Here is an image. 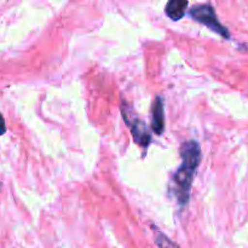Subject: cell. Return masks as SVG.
Returning <instances> with one entry per match:
<instances>
[{"mask_svg": "<svg viewBox=\"0 0 248 248\" xmlns=\"http://www.w3.org/2000/svg\"><path fill=\"white\" fill-rule=\"evenodd\" d=\"M152 128L156 135H161L165 128V118H164V103L161 97H156L154 104H153V120Z\"/></svg>", "mask_w": 248, "mask_h": 248, "instance_id": "4", "label": "cell"}, {"mask_svg": "<svg viewBox=\"0 0 248 248\" xmlns=\"http://www.w3.org/2000/svg\"><path fill=\"white\" fill-rule=\"evenodd\" d=\"M189 2L186 0H171L166 4V15L173 21H178L186 14V10L188 7Z\"/></svg>", "mask_w": 248, "mask_h": 248, "instance_id": "5", "label": "cell"}, {"mask_svg": "<svg viewBox=\"0 0 248 248\" xmlns=\"http://www.w3.org/2000/svg\"><path fill=\"white\" fill-rule=\"evenodd\" d=\"M190 16L193 17L195 21L200 22V23L205 24L208 28L212 29L213 31L218 33L219 35H223L224 38H229V31H227L224 26L218 22L217 16H216L215 9L211 6L210 4H201L196 5L190 10Z\"/></svg>", "mask_w": 248, "mask_h": 248, "instance_id": "3", "label": "cell"}, {"mask_svg": "<svg viewBox=\"0 0 248 248\" xmlns=\"http://www.w3.org/2000/svg\"><path fill=\"white\" fill-rule=\"evenodd\" d=\"M181 154L183 164L174 174V191L179 202L186 205L189 200L194 174L201 161L200 145L195 140H188L182 145Z\"/></svg>", "mask_w": 248, "mask_h": 248, "instance_id": "1", "label": "cell"}, {"mask_svg": "<svg viewBox=\"0 0 248 248\" xmlns=\"http://www.w3.org/2000/svg\"><path fill=\"white\" fill-rule=\"evenodd\" d=\"M121 113H123L124 121L127 124L128 128H130L131 133H132L135 142L140 147L147 148L150 144V142H152V136H150V132L145 123H143L136 115V113L131 108V106H128L127 102H123V104H121Z\"/></svg>", "mask_w": 248, "mask_h": 248, "instance_id": "2", "label": "cell"}, {"mask_svg": "<svg viewBox=\"0 0 248 248\" xmlns=\"http://www.w3.org/2000/svg\"><path fill=\"white\" fill-rule=\"evenodd\" d=\"M5 131H6V128H5V121L2 119V116L0 115V135H2Z\"/></svg>", "mask_w": 248, "mask_h": 248, "instance_id": "7", "label": "cell"}, {"mask_svg": "<svg viewBox=\"0 0 248 248\" xmlns=\"http://www.w3.org/2000/svg\"><path fill=\"white\" fill-rule=\"evenodd\" d=\"M155 241H156V245L159 248H179L174 242H172L171 240L167 239V237L162 234H156Z\"/></svg>", "mask_w": 248, "mask_h": 248, "instance_id": "6", "label": "cell"}]
</instances>
